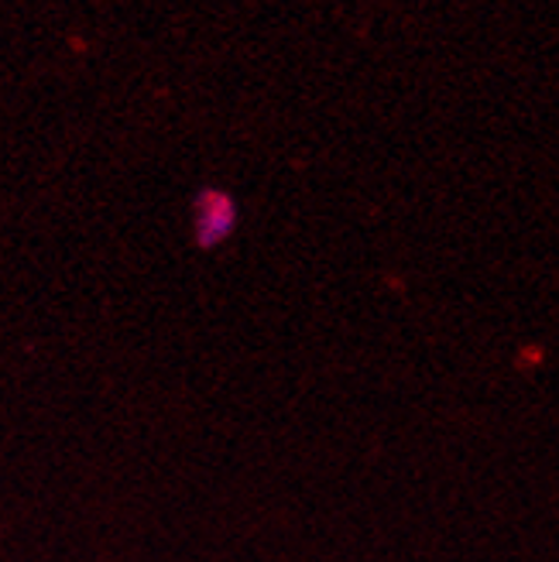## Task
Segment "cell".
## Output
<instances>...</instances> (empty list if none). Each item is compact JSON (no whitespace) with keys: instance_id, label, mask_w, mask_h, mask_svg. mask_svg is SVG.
<instances>
[{"instance_id":"1","label":"cell","mask_w":559,"mask_h":562,"mask_svg":"<svg viewBox=\"0 0 559 562\" xmlns=\"http://www.w3.org/2000/svg\"><path fill=\"white\" fill-rule=\"evenodd\" d=\"M234 227V206L227 195L220 192H203L195 203V237L200 244H220Z\"/></svg>"}]
</instances>
